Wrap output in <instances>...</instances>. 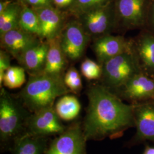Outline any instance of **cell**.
<instances>
[{
    "mask_svg": "<svg viewBox=\"0 0 154 154\" xmlns=\"http://www.w3.org/2000/svg\"><path fill=\"white\" fill-rule=\"evenodd\" d=\"M86 94L88 106L82 126L87 141L120 138L135 126L133 105L125 103L109 88L94 84L88 88Z\"/></svg>",
    "mask_w": 154,
    "mask_h": 154,
    "instance_id": "6da1fadb",
    "label": "cell"
},
{
    "mask_svg": "<svg viewBox=\"0 0 154 154\" xmlns=\"http://www.w3.org/2000/svg\"><path fill=\"white\" fill-rule=\"evenodd\" d=\"M71 93L61 75L44 72L30 75L28 82L18 95L19 99L30 112L54 106L57 98Z\"/></svg>",
    "mask_w": 154,
    "mask_h": 154,
    "instance_id": "7a4b0ae2",
    "label": "cell"
},
{
    "mask_svg": "<svg viewBox=\"0 0 154 154\" xmlns=\"http://www.w3.org/2000/svg\"><path fill=\"white\" fill-rule=\"evenodd\" d=\"M31 113L20 99L17 100L5 89L1 88L0 149L1 152L10 151L17 140L25 134L28 119Z\"/></svg>",
    "mask_w": 154,
    "mask_h": 154,
    "instance_id": "3957f363",
    "label": "cell"
},
{
    "mask_svg": "<svg viewBox=\"0 0 154 154\" xmlns=\"http://www.w3.org/2000/svg\"><path fill=\"white\" fill-rule=\"evenodd\" d=\"M102 84L116 92L132 77L142 72L133 49L117 55L102 65Z\"/></svg>",
    "mask_w": 154,
    "mask_h": 154,
    "instance_id": "277c9868",
    "label": "cell"
},
{
    "mask_svg": "<svg viewBox=\"0 0 154 154\" xmlns=\"http://www.w3.org/2000/svg\"><path fill=\"white\" fill-rule=\"evenodd\" d=\"M82 121H74L61 134L50 140L44 154H88Z\"/></svg>",
    "mask_w": 154,
    "mask_h": 154,
    "instance_id": "5b68a950",
    "label": "cell"
},
{
    "mask_svg": "<svg viewBox=\"0 0 154 154\" xmlns=\"http://www.w3.org/2000/svg\"><path fill=\"white\" fill-rule=\"evenodd\" d=\"M152 0H113L117 25L126 30L145 27Z\"/></svg>",
    "mask_w": 154,
    "mask_h": 154,
    "instance_id": "8992f818",
    "label": "cell"
},
{
    "mask_svg": "<svg viewBox=\"0 0 154 154\" xmlns=\"http://www.w3.org/2000/svg\"><path fill=\"white\" fill-rule=\"evenodd\" d=\"M79 22L90 36L97 38L111 34L118 26L113 0L83 13Z\"/></svg>",
    "mask_w": 154,
    "mask_h": 154,
    "instance_id": "52a82bcc",
    "label": "cell"
},
{
    "mask_svg": "<svg viewBox=\"0 0 154 154\" xmlns=\"http://www.w3.org/2000/svg\"><path fill=\"white\" fill-rule=\"evenodd\" d=\"M66 127L57 115L54 106H51L31 113L25 134L50 138L61 134Z\"/></svg>",
    "mask_w": 154,
    "mask_h": 154,
    "instance_id": "ba28073f",
    "label": "cell"
},
{
    "mask_svg": "<svg viewBox=\"0 0 154 154\" xmlns=\"http://www.w3.org/2000/svg\"><path fill=\"white\" fill-rule=\"evenodd\" d=\"M114 93L130 104L154 100V77L140 72Z\"/></svg>",
    "mask_w": 154,
    "mask_h": 154,
    "instance_id": "9c48e42d",
    "label": "cell"
},
{
    "mask_svg": "<svg viewBox=\"0 0 154 154\" xmlns=\"http://www.w3.org/2000/svg\"><path fill=\"white\" fill-rule=\"evenodd\" d=\"M132 105L136 133L127 145L131 146L146 141L154 142V100Z\"/></svg>",
    "mask_w": 154,
    "mask_h": 154,
    "instance_id": "30bf717a",
    "label": "cell"
},
{
    "mask_svg": "<svg viewBox=\"0 0 154 154\" xmlns=\"http://www.w3.org/2000/svg\"><path fill=\"white\" fill-rule=\"evenodd\" d=\"M62 30L61 45L65 55L72 60H79L86 48L90 35L77 21L68 23Z\"/></svg>",
    "mask_w": 154,
    "mask_h": 154,
    "instance_id": "8fae6325",
    "label": "cell"
},
{
    "mask_svg": "<svg viewBox=\"0 0 154 154\" xmlns=\"http://www.w3.org/2000/svg\"><path fill=\"white\" fill-rule=\"evenodd\" d=\"M132 46V39L109 34L96 38L93 49L98 62L102 65L110 59L131 49Z\"/></svg>",
    "mask_w": 154,
    "mask_h": 154,
    "instance_id": "7c38bea8",
    "label": "cell"
},
{
    "mask_svg": "<svg viewBox=\"0 0 154 154\" xmlns=\"http://www.w3.org/2000/svg\"><path fill=\"white\" fill-rule=\"evenodd\" d=\"M1 47L20 62L26 50L37 43L38 37L21 28L11 30L0 35Z\"/></svg>",
    "mask_w": 154,
    "mask_h": 154,
    "instance_id": "4fadbf2b",
    "label": "cell"
},
{
    "mask_svg": "<svg viewBox=\"0 0 154 154\" xmlns=\"http://www.w3.org/2000/svg\"><path fill=\"white\" fill-rule=\"evenodd\" d=\"M132 40L133 49L142 72L154 77V35L142 29Z\"/></svg>",
    "mask_w": 154,
    "mask_h": 154,
    "instance_id": "5bb4252c",
    "label": "cell"
},
{
    "mask_svg": "<svg viewBox=\"0 0 154 154\" xmlns=\"http://www.w3.org/2000/svg\"><path fill=\"white\" fill-rule=\"evenodd\" d=\"M38 16L41 29V39L46 41L61 34L63 29V20L61 14L55 9L49 6L34 8Z\"/></svg>",
    "mask_w": 154,
    "mask_h": 154,
    "instance_id": "9a60e30c",
    "label": "cell"
},
{
    "mask_svg": "<svg viewBox=\"0 0 154 154\" xmlns=\"http://www.w3.org/2000/svg\"><path fill=\"white\" fill-rule=\"evenodd\" d=\"M48 50L47 41L41 39L37 43L30 47L23 54L20 62L30 75L44 72Z\"/></svg>",
    "mask_w": 154,
    "mask_h": 154,
    "instance_id": "2e32d148",
    "label": "cell"
},
{
    "mask_svg": "<svg viewBox=\"0 0 154 154\" xmlns=\"http://www.w3.org/2000/svg\"><path fill=\"white\" fill-rule=\"evenodd\" d=\"M48 50L44 72L49 74L61 75L65 67L66 60L61 45L60 35L47 40Z\"/></svg>",
    "mask_w": 154,
    "mask_h": 154,
    "instance_id": "e0dca14e",
    "label": "cell"
},
{
    "mask_svg": "<svg viewBox=\"0 0 154 154\" xmlns=\"http://www.w3.org/2000/svg\"><path fill=\"white\" fill-rule=\"evenodd\" d=\"M50 139L25 134L17 139L11 147V154H44Z\"/></svg>",
    "mask_w": 154,
    "mask_h": 154,
    "instance_id": "ac0fdd59",
    "label": "cell"
},
{
    "mask_svg": "<svg viewBox=\"0 0 154 154\" xmlns=\"http://www.w3.org/2000/svg\"><path fill=\"white\" fill-rule=\"evenodd\" d=\"M54 109L62 121H74L79 115L81 105L77 97L66 94L58 99Z\"/></svg>",
    "mask_w": 154,
    "mask_h": 154,
    "instance_id": "d6986e66",
    "label": "cell"
},
{
    "mask_svg": "<svg viewBox=\"0 0 154 154\" xmlns=\"http://www.w3.org/2000/svg\"><path fill=\"white\" fill-rule=\"evenodd\" d=\"M20 28L24 31L38 37L41 39V29L38 16L34 9L25 6L21 9Z\"/></svg>",
    "mask_w": 154,
    "mask_h": 154,
    "instance_id": "ffe728a7",
    "label": "cell"
},
{
    "mask_svg": "<svg viewBox=\"0 0 154 154\" xmlns=\"http://www.w3.org/2000/svg\"><path fill=\"white\" fill-rule=\"evenodd\" d=\"M21 11L19 6L11 4L5 11L0 13V35L11 30L20 28Z\"/></svg>",
    "mask_w": 154,
    "mask_h": 154,
    "instance_id": "44dd1931",
    "label": "cell"
},
{
    "mask_svg": "<svg viewBox=\"0 0 154 154\" xmlns=\"http://www.w3.org/2000/svg\"><path fill=\"white\" fill-rule=\"evenodd\" d=\"M26 82L25 69L22 67L11 66L5 72L3 85L9 89L21 88Z\"/></svg>",
    "mask_w": 154,
    "mask_h": 154,
    "instance_id": "7402d4cb",
    "label": "cell"
},
{
    "mask_svg": "<svg viewBox=\"0 0 154 154\" xmlns=\"http://www.w3.org/2000/svg\"><path fill=\"white\" fill-rule=\"evenodd\" d=\"M81 71L83 75L88 80L100 79L102 75V66L95 62L86 58L81 65Z\"/></svg>",
    "mask_w": 154,
    "mask_h": 154,
    "instance_id": "603a6c76",
    "label": "cell"
},
{
    "mask_svg": "<svg viewBox=\"0 0 154 154\" xmlns=\"http://www.w3.org/2000/svg\"><path fill=\"white\" fill-rule=\"evenodd\" d=\"M64 82L72 93H79L82 88L81 77L77 69L74 67L70 68L66 72L64 76Z\"/></svg>",
    "mask_w": 154,
    "mask_h": 154,
    "instance_id": "cb8c5ba5",
    "label": "cell"
},
{
    "mask_svg": "<svg viewBox=\"0 0 154 154\" xmlns=\"http://www.w3.org/2000/svg\"><path fill=\"white\" fill-rule=\"evenodd\" d=\"M112 0H77V6L83 13L94 8L105 5Z\"/></svg>",
    "mask_w": 154,
    "mask_h": 154,
    "instance_id": "d4e9b609",
    "label": "cell"
},
{
    "mask_svg": "<svg viewBox=\"0 0 154 154\" xmlns=\"http://www.w3.org/2000/svg\"><path fill=\"white\" fill-rule=\"evenodd\" d=\"M11 66L9 54L4 50L0 51V86L2 88L3 78L6 71Z\"/></svg>",
    "mask_w": 154,
    "mask_h": 154,
    "instance_id": "484cf974",
    "label": "cell"
},
{
    "mask_svg": "<svg viewBox=\"0 0 154 154\" xmlns=\"http://www.w3.org/2000/svg\"><path fill=\"white\" fill-rule=\"evenodd\" d=\"M143 29H146L154 35V0L151 1L145 27Z\"/></svg>",
    "mask_w": 154,
    "mask_h": 154,
    "instance_id": "4316f807",
    "label": "cell"
},
{
    "mask_svg": "<svg viewBox=\"0 0 154 154\" xmlns=\"http://www.w3.org/2000/svg\"><path fill=\"white\" fill-rule=\"evenodd\" d=\"M26 3L30 5L35 6V8H39L48 6L50 0H24Z\"/></svg>",
    "mask_w": 154,
    "mask_h": 154,
    "instance_id": "83f0119b",
    "label": "cell"
},
{
    "mask_svg": "<svg viewBox=\"0 0 154 154\" xmlns=\"http://www.w3.org/2000/svg\"><path fill=\"white\" fill-rule=\"evenodd\" d=\"M55 5L59 8H64L72 4L73 0H53Z\"/></svg>",
    "mask_w": 154,
    "mask_h": 154,
    "instance_id": "f1b7e54d",
    "label": "cell"
},
{
    "mask_svg": "<svg viewBox=\"0 0 154 154\" xmlns=\"http://www.w3.org/2000/svg\"><path fill=\"white\" fill-rule=\"evenodd\" d=\"M11 1L6 0L5 1H2L0 3V13H2L4 11L11 5Z\"/></svg>",
    "mask_w": 154,
    "mask_h": 154,
    "instance_id": "f546056e",
    "label": "cell"
},
{
    "mask_svg": "<svg viewBox=\"0 0 154 154\" xmlns=\"http://www.w3.org/2000/svg\"><path fill=\"white\" fill-rule=\"evenodd\" d=\"M142 154H154V147L146 146Z\"/></svg>",
    "mask_w": 154,
    "mask_h": 154,
    "instance_id": "4dcf8cb0",
    "label": "cell"
}]
</instances>
